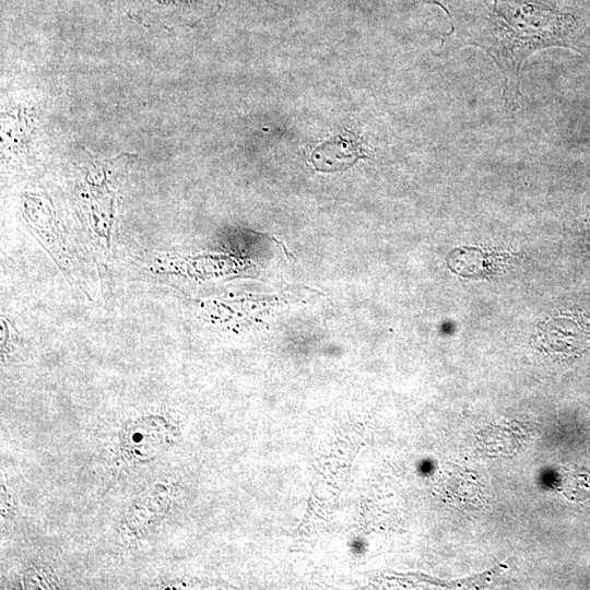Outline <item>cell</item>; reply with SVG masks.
I'll list each match as a JSON object with an SVG mask.
<instances>
[{"label": "cell", "instance_id": "6da1fadb", "mask_svg": "<svg viewBox=\"0 0 590 590\" xmlns=\"http://www.w3.org/2000/svg\"><path fill=\"white\" fill-rule=\"evenodd\" d=\"M496 62L514 80L523 60L534 50L548 46H569L574 19L534 0H497Z\"/></svg>", "mask_w": 590, "mask_h": 590}, {"label": "cell", "instance_id": "7a4b0ae2", "mask_svg": "<svg viewBox=\"0 0 590 590\" xmlns=\"http://www.w3.org/2000/svg\"><path fill=\"white\" fill-rule=\"evenodd\" d=\"M588 329L577 316H558L543 327L542 344L555 353L577 354L590 343Z\"/></svg>", "mask_w": 590, "mask_h": 590}, {"label": "cell", "instance_id": "3957f363", "mask_svg": "<svg viewBox=\"0 0 590 590\" xmlns=\"http://www.w3.org/2000/svg\"><path fill=\"white\" fill-rule=\"evenodd\" d=\"M361 157H364L363 148L350 134L323 142L312 152L310 161L319 172H335L349 168Z\"/></svg>", "mask_w": 590, "mask_h": 590}]
</instances>
